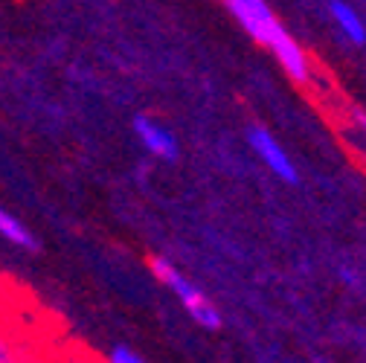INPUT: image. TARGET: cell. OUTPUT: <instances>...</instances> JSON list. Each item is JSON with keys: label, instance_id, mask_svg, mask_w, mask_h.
<instances>
[{"label": "cell", "instance_id": "cell-2", "mask_svg": "<svg viewBox=\"0 0 366 363\" xmlns=\"http://www.w3.org/2000/svg\"><path fill=\"white\" fill-rule=\"evenodd\" d=\"M149 270L154 274V279H157L160 285H166V288L183 302L187 314L192 317L198 326H204V329H209V332L221 329L224 320H221V311L215 308V302H212L201 288H195V285H192L187 277H183L169 259H163V256H152V259H149Z\"/></svg>", "mask_w": 366, "mask_h": 363}, {"label": "cell", "instance_id": "cell-1", "mask_svg": "<svg viewBox=\"0 0 366 363\" xmlns=\"http://www.w3.org/2000/svg\"><path fill=\"white\" fill-rule=\"evenodd\" d=\"M221 4L242 24V29L253 41H259L262 47H267L270 53H277V61L285 67V73L297 84H308L311 59L302 50V44L294 41V35L282 26V21L273 15V9L267 6V0H221Z\"/></svg>", "mask_w": 366, "mask_h": 363}, {"label": "cell", "instance_id": "cell-6", "mask_svg": "<svg viewBox=\"0 0 366 363\" xmlns=\"http://www.w3.org/2000/svg\"><path fill=\"white\" fill-rule=\"evenodd\" d=\"M0 239L9 242L12 247H21V250H35L38 247V239L32 236V230L6 207H0Z\"/></svg>", "mask_w": 366, "mask_h": 363}, {"label": "cell", "instance_id": "cell-9", "mask_svg": "<svg viewBox=\"0 0 366 363\" xmlns=\"http://www.w3.org/2000/svg\"><path fill=\"white\" fill-rule=\"evenodd\" d=\"M355 119L360 122V128H363V134H366V114H360V111H355Z\"/></svg>", "mask_w": 366, "mask_h": 363}, {"label": "cell", "instance_id": "cell-3", "mask_svg": "<svg viewBox=\"0 0 366 363\" xmlns=\"http://www.w3.org/2000/svg\"><path fill=\"white\" fill-rule=\"evenodd\" d=\"M247 143H250V149L256 151V157L264 163V169L273 177H280L282 184H297V180H300V171H297L294 160L288 157V151L280 146V140L273 137L267 128L250 125L247 128Z\"/></svg>", "mask_w": 366, "mask_h": 363}, {"label": "cell", "instance_id": "cell-5", "mask_svg": "<svg viewBox=\"0 0 366 363\" xmlns=\"http://www.w3.org/2000/svg\"><path fill=\"white\" fill-rule=\"evenodd\" d=\"M329 12H332L337 29L343 32V38L352 41L355 47H363V44H366V24H363V18L357 15V9L349 6L346 0H332V4H329Z\"/></svg>", "mask_w": 366, "mask_h": 363}, {"label": "cell", "instance_id": "cell-8", "mask_svg": "<svg viewBox=\"0 0 366 363\" xmlns=\"http://www.w3.org/2000/svg\"><path fill=\"white\" fill-rule=\"evenodd\" d=\"M105 363H146V360L137 354L134 349H128V346H114V349L108 352Z\"/></svg>", "mask_w": 366, "mask_h": 363}, {"label": "cell", "instance_id": "cell-4", "mask_svg": "<svg viewBox=\"0 0 366 363\" xmlns=\"http://www.w3.org/2000/svg\"><path fill=\"white\" fill-rule=\"evenodd\" d=\"M134 134L152 157H157V160H174L177 157V140L163 122H157L152 116H137Z\"/></svg>", "mask_w": 366, "mask_h": 363}, {"label": "cell", "instance_id": "cell-7", "mask_svg": "<svg viewBox=\"0 0 366 363\" xmlns=\"http://www.w3.org/2000/svg\"><path fill=\"white\" fill-rule=\"evenodd\" d=\"M0 363H26V354L18 343V337L0 326Z\"/></svg>", "mask_w": 366, "mask_h": 363}]
</instances>
